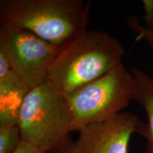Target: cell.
I'll return each mask as SVG.
<instances>
[{"label": "cell", "mask_w": 153, "mask_h": 153, "mask_svg": "<svg viewBox=\"0 0 153 153\" xmlns=\"http://www.w3.org/2000/svg\"><path fill=\"white\" fill-rule=\"evenodd\" d=\"M125 51L104 30H86L58 48L47 82L65 95L122 64Z\"/></svg>", "instance_id": "obj_1"}, {"label": "cell", "mask_w": 153, "mask_h": 153, "mask_svg": "<svg viewBox=\"0 0 153 153\" xmlns=\"http://www.w3.org/2000/svg\"><path fill=\"white\" fill-rule=\"evenodd\" d=\"M135 82V100L144 108L148 122L141 124L138 134L146 139L145 153H153V78L140 69L130 70Z\"/></svg>", "instance_id": "obj_8"}, {"label": "cell", "mask_w": 153, "mask_h": 153, "mask_svg": "<svg viewBox=\"0 0 153 153\" xmlns=\"http://www.w3.org/2000/svg\"><path fill=\"white\" fill-rule=\"evenodd\" d=\"M141 2L144 13L143 20L145 22V27L153 30V0H143Z\"/></svg>", "instance_id": "obj_11"}, {"label": "cell", "mask_w": 153, "mask_h": 153, "mask_svg": "<svg viewBox=\"0 0 153 153\" xmlns=\"http://www.w3.org/2000/svg\"><path fill=\"white\" fill-rule=\"evenodd\" d=\"M73 143L70 137L63 142L54 153H73Z\"/></svg>", "instance_id": "obj_13"}, {"label": "cell", "mask_w": 153, "mask_h": 153, "mask_svg": "<svg viewBox=\"0 0 153 153\" xmlns=\"http://www.w3.org/2000/svg\"><path fill=\"white\" fill-rule=\"evenodd\" d=\"M70 128L80 131L123 112L134 100L135 82L131 71L119 65L98 79L64 95Z\"/></svg>", "instance_id": "obj_3"}, {"label": "cell", "mask_w": 153, "mask_h": 153, "mask_svg": "<svg viewBox=\"0 0 153 153\" xmlns=\"http://www.w3.org/2000/svg\"><path fill=\"white\" fill-rule=\"evenodd\" d=\"M128 25L136 34L135 41H145L151 48L153 49V30L148 29L140 24L136 16H131L127 19Z\"/></svg>", "instance_id": "obj_10"}, {"label": "cell", "mask_w": 153, "mask_h": 153, "mask_svg": "<svg viewBox=\"0 0 153 153\" xmlns=\"http://www.w3.org/2000/svg\"><path fill=\"white\" fill-rule=\"evenodd\" d=\"M30 90L12 70L0 76V126L18 125L20 111Z\"/></svg>", "instance_id": "obj_7"}, {"label": "cell", "mask_w": 153, "mask_h": 153, "mask_svg": "<svg viewBox=\"0 0 153 153\" xmlns=\"http://www.w3.org/2000/svg\"><path fill=\"white\" fill-rule=\"evenodd\" d=\"M14 153H48L39 148L34 146L32 144L23 142L19 148Z\"/></svg>", "instance_id": "obj_12"}, {"label": "cell", "mask_w": 153, "mask_h": 153, "mask_svg": "<svg viewBox=\"0 0 153 153\" xmlns=\"http://www.w3.org/2000/svg\"><path fill=\"white\" fill-rule=\"evenodd\" d=\"M23 141L55 152L69 137L70 116L65 96L47 81L30 89L20 111Z\"/></svg>", "instance_id": "obj_4"}, {"label": "cell", "mask_w": 153, "mask_h": 153, "mask_svg": "<svg viewBox=\"0 0 153 153\" xmlns=\"http://www.w3.org/2000/svg\"><path fill=\"white\" fill-rule=\"evenodd\" d=\"M58 48L28 30L0 25V53L30 89L47 81Z\"/></svg>", "instance_id": "obj_5"}, {"label": "cell", "mask_w": 153, "mask_h": 153, "mask_svg": "<svg viewBox=\"0 0 153 153\" xmlns=\"http://www.w3.org/2000/svg\"><path fill=\"white\" fill-rule=\"evenodd\" d=\"M23 142L18 125L0 126V153H14Z\"/></svg>", "instance_id": "obj_9"}, {"label": "cell", "mask_w": 153, "mask_h": 153, "mask_svg": "<svg viewBox=\"0 0 153 153\" xmlns=\"http://www.w3.org/2000/svg\"><path fill=\"white\" fill-rule=\"evenodd\" d=\"M89 1L1 0L0 25L31 32L60 47L87 29Z\"/></svg>", "instance_id": "obj_2"}, {"label": "cell", "mask_w": 153, "mask_h": 153, "mask_svg": "<svg viewBox=\"0 0 153 153\" xmlns=\"http://www.w3.org/2000/svg\"><path fill=\"white\" fill-rule=\"evenodd\" d=\"M143 121L129 112H121L82 128L73 143V153H128L132 135Z\"/></svg>", "instance_id": "obj_6"}]
</instances>
